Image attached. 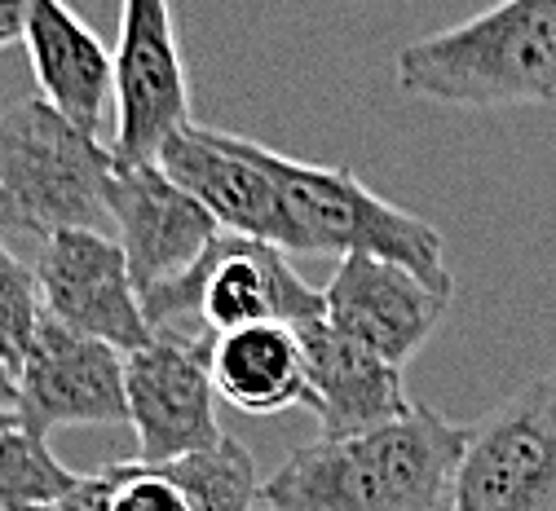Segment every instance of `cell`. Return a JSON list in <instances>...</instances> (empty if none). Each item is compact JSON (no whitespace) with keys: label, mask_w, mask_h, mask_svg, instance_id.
Wrapping results in <instances>:
<instances>
[{"label":"cell","mask_w":556,"mask_h":511,"mask_svg":"<svg viewBox=\"0 0 556 511\" xmlns=\"http://www.w3.org/2000/svg\"><path fill=\"white\" fill-rule=\"evenodd\" d=\"M451 511H556V371L468 427Z\"/></svg>","instance_id":"obj_6"},{"label":"cell","mask_w":556,"mask_h":511,"mask_svg":"<svg viewBox=\"0 0 556 511\" xmlns=\"http://www.w3.org/2000/svg\"><path fill=\"white\" fill-rule=\"evenodd\" d=\"M213 340L186 331H155L151 344L124 357L128 427L137 432V463H173L222 442L217 388L207 371Z\"/></svg>","instance_id":"obj_8"},{"label":"cell","mask_w":556,"mask_h":511,"mask_svg":"<svg viewBox=\"0 0 556 511\" xmlns=\"http://www.w3.org/2000/svg\"><path fill=\"white\" fill-rule=\"evenodd\" d=\"M115 164H155L160 145L190 119V80L173 0H119L115 31Z\"/></svg>","instance_id":"obj_7"},{"label":"cell","mask_w":556,"mask_h":511,"mask_svg":"<svg viewBox=\"0 0 556 511\" xmlns=\"http://www.w3.org/2000/svg\"><path fill=\"white\" fill-rule=\"evenodd\" d=\"M468 442V427L415 406L406 419L314 436L261 485L269 511H438Z\"/></svg>","instance_id":"obj_1"},{"label":"cell","mask_w":556,"mask_h":511,"mask_svg":"<svg viewBox=\"0 0 556 511\" xmlns=\"http://www.w3.org/2000/svg\"><path fill=\"white\" fill-rule=\"evenodd\" d=\"M10 423H18V414L14 410H0V427H10Z\"/></svg>","instance_id":"obj_24"},{"label":"cell","mask_w":556,"mask_h":511,"mask_svg":"<svg viewBox=\"0 0 556 511\" xmlns=\"http://www.w3.org/2000/svg\"><path fill=\"white\" fill-rule=\"evenodd\" d=\"M142 314L151 331H186L203 340L256 322L309 331L323 322V291L292 269L283 247L222 230L186 273L142 296Z\"/></svg>","instance_id":"obj_5"},{"label":"cell","mask_w":556,"mask_h":511,"mask_svg":"<svg viewBox=\"0 0 556 511\" xmlns=\"http://www.w3.org/2000/svg\"><path fill=\"white\" fill-rule=\"evenodd\" d=\"M164 468L177 476L194 511H252L261 498L256 463L235 436H222L213 450L173 459Z\"/></svg>","instance_id":"obj_18"},{"label":"cell","mask_w":556,"mask_h":511,"mask_svg":"<svg viewBox=\"0 0 556 511\" xmlns=\"http://www.w3.org/2000/svg\"><path fill=\"white\" fill-rule=\"evenodd\" d=\"M393 80L438 106H547L556 102V0H500L459 27L410 40Z\"/></svg>","instance_id":"obj_2"},{"label":"cell","mask_w":556,"mask_h":511,"mask_svg":"<svg viewBox=\"0 0 556 511\" xmlns=\"http://www.w3.org/2000/svg\"><path fill=\"white\" fill-rule=\"evenodd\" d=\"M14 384H18V419L40 436H49L53 427L128 423L124 353L102 340L66 331L53 318H45Z\"/></svg>","instance_id":"obj_10"},{"label":"cell","mask_w":556,"mask_h":511,"mask_svg":"<svg viewBox=\"0 0 556 511\" xmlns=\"http://www.w3.org/2000/svg\"><path fill=\"white\" fill-rule=\"evenodd\" d=\"M31 511H106V481H102V472L98 476H80V485L66 498L31 507Z\"/></svg>","instance_id":"obj_21"},{"label":"cell","mask_w":556,"mask_h":511,"mask_svg":"<svg viewBox=\"0 0 556 511\" xmlns=\"http://www.w3.org/2000/svg\"><path fill=\"white\" fill-rule=\"evenodd\" d=\"M446 305L451 296L433 291L410 269L358 252L340 256L331 282L323 286V322L380 353L393 367L429 344V335L446 318Z\"/></svg>","instance_id":"obj_12"},{"label":"cell","mask_w":556,"mask_h":511,"mask_svg":"<svg viewBox=\"0 0 556 511\" xmlns=\"http://www.w3.org/2000/svg\"><path fill=\"white\" fill-rule=\"evenodd\" d=\"M23 44L40 89L36 98L49 102L62 119H72L80 132L98 137L115 89V62L102 36L66 0H27Z\"/></svg>","instance_id":"obj_14"},{"label":"cell","mask_w":556,"mask_h":511,"mask_svg":"<svg viewBox=\"0 0 556 511\" xmlns=\"http://www.w3.org/2000/svg\"><path fill=\"white\" fill-rule=\"evenodd\" d=\"M248 151L274 181L278 199H283L292 252L376 256V260L410 269L433 291H442V296H455V273L446 265V239L425 216L384 203L350 168L305 164V159L269 151L261 141H248Z\"/></svg>","instance_id":"obj_3"},{"label":"cell","mask_w":556,"mask_h":511,"mask_svg":"<svg viewBox=\"0 0 556 511\" xmlns=\"http://www.w3.org/2000/svg\"><path fill=\"white\" fill-rule=\"evenodd\" d=\"M106 216L119 230L137 296H151L155 286L186 273L199 252L222 234V226L186 190H177L160 164H115Z\"/></svg>","instance_id":"obj_13"},{"label":"cell","mask_w":556,"mask_h":511,"mask_svg":"<svg viewBox=\"0 0 556 511\" xmlns=\"http://www.w3.org/2000/svg\"><path fill=\"white\" fill-rule=\"evenodd\" d=\"M0 410H14L18 414V384H14V375L0 367Z\"/></svg>","instance_id":"obj_23"},{"label":"cell","mask_w":556,"mask_h":511,"mask_svg":"<svg viewBox=\"0 0 556 511\" xmlns=\"http://www.w3.org/2000/svg\"><path fill=\"white\" fill-rule=\"evenodd\" d=\"M36 282L45 314L89 340L119 348L124 357L151 344V322L142 314V296L132 286L128 256L119 239L102 230H62L36 252Z\"/></svg>","instance_id":"obj_9"},{"label":"cell","mask_w":556,"mask_h":511,"mask_svg":"<svg viewBox=\"0 0 556 511\" xmlns=\"http://www.w3.org/2000/svg\"><path fill=\"white\" fill-rule=\"evenodd\" d=\"M207 371H213L217 401L243 414H278L305 406L309 397L305 340L283 322H256L217 335L207 348Z\"/></svg>","instance_id":"obj_16"},{"label":"cell","mask_w":556,"mask_h":511,"mask_svg":"<svg viewBox=\"0 0 556 511\" xmlns=\"http://www.w3.org/2000/svg\"><path fill=\"white\" fill-rule=\"evenodd\" d=\"M106 481V511H194L186 489L177 485V476L160 463H111L102 472Z\"/></svg>","instance_id":"obj_20"},{"label":"cell","mask_w":556,"mask_h":511,"mask_svg":"<svg viewBox=\"0 0 556 511\" xmlns=\"http://www.w3.org/2000/svg\"><path fill=\"white\" fill-rule=\"evenodd\" d=\"M76 485L80 476L49 450V436L31 432L23 419L0 427V511H31L58 502Z\"/></svg>","instance_id":"obj_17"},{"label":"cell","mask_w":556,"mask_h":511,"mask_svg":"<svg viewBox=\"0 0 556 511\" xmlns=\"http://www.w3.org/2000/svg\"><path fill=\"white\" fill-rule=\"evenodd\" d=\"M155 164L177 190H186L207 216H213L226 234H248V239L292 252L283 199H278L265 168L252 159L248 137L186 124L181 132H173L160 145Z\"/></svg>","instance_id":"obj_11"},{"label":"cell","mask_w":556,"mask_h":511,"mask_svg":"<svg viewBox=\"0 0 556 511\" xmlns=\"http://www.w3.org/2000/svg\"><path fill=\"white\" fill-rule=\"evenodd\" d=\"M45 318L49 314L40 301L36 269L27 260H18V252H10V243L0 239V367L10 375H18Z\"/></svg>","instance_id":"obj_19"},{"label":"cell","mask_w":556,"mask_h":511,"mask_svg":"<svg viewBox=\"0 0 556 511\" xmlns=\"http://www.w3.org/2000/svg\"><path fill=\"white\" fill-rule=\"evenodd\" d=\"M27 31V0H0V53L18 44Z\"/></svg>","instance_id":"obj_22"},{"label":"cell","mask_w":556,"mask_h":511,"mask_svg":"<svg viewBox=\"0 0 556 511\" xmlns=\"http://www.w3.org/2000/svg\"><path fill=\"white\" fill-rule=\"evenodd\" d=\"M301 340H305V367H309L305 406L318 414V436H350V432L384 427L415 410L402 384V367L384 361L380 353L331 331L327 322L301 331Z\"/></svg>","instance_id":"obj_15"},{"label":"cell","mask_w":556,"mask_h":511,"mask_svg":"<svg viewBox=\"0 0 556 511\" xmlns=\"http://www.w3.org/2000/svg\"><path fill=\"white\" fill-rule=\"evenodd\" d=\"M115 155L62 119L49 102L23 98L0 115V239L36 247L62 230H102Z\"/></svg>","instance_id":"obj_4"}]
</instances>
